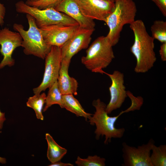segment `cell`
Wrapping results in <instances>:
<instances>
[{"instance_id":"cell-1","label":"cell","mask_w":166,"mask_h":166,"mask_svg":"<svg viewBox=\"0 0 166 166\" xmlns=\"http://www.w3.org/2000/svg\"><path fill=\"white\" fill-rule=\"evenodd\" d=\"M129 27L134 37L133 44L130 48L136 61L134 71L137 73H146L153 66L156 60L154 39L147 32L142 20H135Z\"/></svg>"},{"instance_id":"cell-2","label":"cell","mask_w":166,"mask_h":166,"mask_svg":"<svg viewBox=\"0 0 166 166\" xmlns=\"http://www.w3.org/2000/svg\"><path fill=\"white\" fill-rule=\"evenodd\" d=\"M115 8L105 22L109 29L106 36L113 46L118 42L124 26L135 21L137 8L133 0H115Z\"/></svg>"},{"instance_id":"cell-3","label":"cell","mask_w":166,"mask_h":166,"mask_svg":"<svg viewBox=\"0 0 166 166\" xmlns=\"http://www.w3.org/2000/svg\"><path fill=\"white\" fill-rule=\"evenodd\" d=\"M92 105L96 111L93 116L88 119L91 125L96 126L94 132L96 139L98 140L101 136H105L104 143L107 144L111 142L112 138H121L125 132V129L116 128L115 124L119 117L124 113L123 111L117 116L110 117L106 110V105L99 98L94 100Z\"/></svg>"},{"instance_id":"cell-4","label":"cell","mask_w":166,"mask_h":166,"mask_svg":"<svg viewBox=\"0 0 166 166\" xmlns=\"http://www.w3.org/2000/svg\"><path fill=\"white\" fill-rule=\"evenodd\" d=\"M113 47L106 36L98 37L87 48L86 55L81 58V63L93 72L103 74V69L115 58Z\"/></svg>"},{"instance_id":"cell-5","label":"cell","mask_w":166,"mask_h":166,"mask_svg":"<svg viewBox=\"0 0 166 166\" xmlns=\"http://www.w3.org/2000/svg\"><path fill=\"white\" fill-rule=\"evenodd\" d=\"M26 18L29 24L27 30L24 29L22 25L18 23L14 24L13 29L18 32L22 38V47L25 54L44 59L51 46L45 43L34 18L29 14H26Z\"/></svg>"},{"instance_id":"cell-6","label":"cell","mask_w":166,"mask_h":166,"mask_svg":"<svg viewBox=\"0 0 166 166\" xmlns=\"http://www.w3.org/2000/svg\"><path fill=\"white\" fill-rule=\"evenodd\" d=\"M15 7L17 12L29 14L32 16L39 28L57 24L79 25L73 19L53 8L40 9L29 6L22 0L16 3Z\"/></svg>"},{"instance_id":"cell-7","label":"cell","mask_w":166,"mask_h":166,"mask_svg":"<svg viewBox=\"0 0 166 166\" xmlns=\"http://www.w3.org/2000/svg\"><path fill=\"white\" fill-rule=\"evenodd\" d=\"M45 68L42 81L33 89L34 94H40L57 80L61 61L60 47L52 46L45 58Z\"/></svg>"},{"instance_id":"cell-8","label":"cell","mask_w":166,"mask_h":166,"mask_svg":"<svg viewBox=\"0 0 166 166\" xmlns=\"http://www.w3.org/2000/svg\"><path fill=\"white\" fill-rule=\"evenodd\" d=\"M155 141L150 139L146 144L137 147L122 143L123 166H152L150 160L151 149Z\"/></svg>"},{"instance_id":"cell-9","label":"cell","mask_w":166,"mask_h":166,"mask_svg":"<svg viewBox=\"0 0 166 166\" xmlns=\"http://www.w3.org/2000/svg\"><path fill=\"white\" fill-rule=\"evenodd\" d=\"M94 30L79 27L61 48V61L70 63L74 55L81 50L87 48Z\"/></svg>"},{"instance_id":"cell-10","label":"cell","mask_w":166,"mask_h":166,"mask_svg":"<svg viewBox=\"0 0 166 166\" xmlns=\"http://www.w3.org/2000/svg\"><path fill=\"white\" fill-rule=\"evenodd\" d=\"M22 39L19 33L5 27L0 30V53L3 58L0 63V69L8 66L14 65L15 61L12 57L14 51L22 46Z\"/></svg>"},{"instance_id":"cell-11","label":"cell","mask_w":166,"mask_h":166,"mask_svg":"<svg viewBox=\"0 0 166 166\" xmlns=\"http://www.w3.org/2000/svg\"><path fill=\"white\" fill-rule=\"evenodd\" d=\"M79 25H53L39 28L45 43L61 48L74 34Z\"/></svg>"},{"instance_id":"cell-12","label":"cell","mask_w":166,"mask_h":166,"mask_svg":"<svg viewBox=\"0 0 166 166\" xmlns=\"http://www.w3.org/2000/svg\"><path fill=\"white\" fill-rule=\"evenodd\" d=\"M78 4L85 17L104 22L115 8L114 1L110 0H78Z\"/></svg>"},{"instance_id":"cell-13","label":"cell","mask_w":166,"mask_h":166,"mask_svg":"<svg viewBox=\"0 0 166 166\" xmlns=\"http://www.w3.org/2000/svg\"><path fill=\"white\" fill-rule=\"evenodd\" d=\"M103 73L107 75L111 80L112 83L109 87L110 98L106 105V110L108 114L120 108L127 97L126 87L124 85V74L115 70L112 74L104 71Z\"/></svg>"},{"instance_id":"cell-14","label":"cell","mask_w":166,"mask_h":166,"mask_svg":"<svg viewBox=\"0 0 166 166\" xmlns=\"http://www.w3.org/2000/svg\"><path fill=\"white\" fill-rule=\"evenodd\" d=\"M55 9L73 19L78 23L80 27L95 29L94 22L83 14L79 5L78 0H62Z\"/></svg>"},{"instance_id":"cell-15","label":"cell","mask_w":166,"mask_h":166,"mask_svg":"<svg viewBox=\"0 0 166 166\" xmlns=\"http://www.w3.org/2000/svg\"><path fill=\"white\" fill-rule=\"evenodd\" d=\"M70 63L61 61L57 83L60 90L63 95H77L78 83L74 78L69 76L68 70Z\"/></svg>"},{"instance_id":"cell-16","label":"cell","mask_w":166,"mask_h":166,"mask_svg":"<svg viewBox=\"0 0 166 166\" xmlns=\"http://www.w3.org/2000/svg\"><path fill=\"white\" fill-rule=\"evenodd\" d=\"M64 108L75 114L77 117H84L86 121L92 114L86 112L82 107L78 101L73 94H65L62 95Z\"/></svg>"},{"instance_id":"cell-17","label":"cell","mask_w":166,"mask_h":166,"mask_svg":"<svg viewBox=\"0 0 166 166\" xmlns=\"http://www.w3.org/2000/svg\"><path fill=\"white\" fill-rule=\"evenodd\" d=\"M48 144L47 156L49 160L53 163L60 161L66 154L67 150L58 145L48 133L45 134Z\"/></svg>"},{"instance_id":"cell-18","label":"cell","mask_w":166,"mask_h":166,"mask_svg":"<svg viewBox=\"0 0 166 166\" xmlns=\"http://www.w3.org/2000/svg\"><path fill=\"white\" fill-rule=\"evenodd\" d=\"M47 95L46 97L45 105L43 109L44 112L52 105H58L61 108H64L62 95L59 89L57 81L49 88Z\"/></svg>"},{"instance_id":"cell-19","label":"cell","mask_w":166,"mask_h":166,"mask_svg":"<svg viewBox=\"0 0 166 166\" xmlns=\"http://www.w3.org/2000/svg\"><path fill=\"white\" fill-rule=\"evenodd\" d=\"M46 97L45 93L34 94L29 97L26 102L27 106L32 108L34 111L37 118L42 121L44 120L42 111L45 103Z\"/></svg>"},{"instance_id":"cell-20","label":"cell","mask_w":166,"mask_h":166,"mask_svg":"<svg viewBox=\"0 0 166 166\" xmlns=\"http://www.w3.org/2000/svg\"><path fill=\"white\" fill-rule=\"evenodd\" d=\"M150 160L152 166H166V145L158 146L153 145L151 151Z\"/></svg>"},{"instance_id":"cell-21","label":"cell","mask_w":166,"mask_h":166,"mask_svg":"<svg viewBox=\"0 0 166 166\" xmlns=\"http://www.w3.org/2000/svg\"><path fill=\"white\" fill-rule=\"evenodd\" d=\"M151 36L162 43L166 42V22L161 20L154 21L151 27Z\"/></svg>"},{"instance_id":"cell-22","label":"cell","mask_w":166,"mask_h":166,"mask_svg":"<svg viewBox=\"0 0 166 166\" xmlns=\"http://www.w3.org/2000/svg\"><path fill=\"white\" fill-rule=\"evenodd\" d=\"M105 158L97 155L89 156L85 159L78 156L75 164L78 166H105Z\"/></svg>"},{"instance_id":"cell-23","label":"cell","mask_w":166,"mask_h":166,"mask_svg":"<svg viewBox=\"0 0 166 166\" xmlns=\"http://www.w3.org/2000/svg\"><path fill=\"white\" fill-rule=\"evenodd\" d=\"M62 0H40L32 2L27 0L26 3L28 5L40 9L48 8H55Z\"/></svg>"},{"instance_id":"cell-24","label":"cell","mask_w":166,"mask_h":166,"mask_svg":"<svg viewBox=\"0 0 166 166\" xmlns=\"http://www.w3.org/2000/svg\"><path fill=\"white\" fill-rule=\"evenodd\" d=\"M127 94L131 101V105L127 109L123 111L124 113H127L136 110H139L143 105L144 99L140 96L135 97L129 91H127Z\"/></svg>"},{"instance_id":"cell-25","label":"cell","mask_w":166,"mask_h":166,"mask_svg":"<svg viewBox=\"0 0 166 166\" xmlns=\"http://www.w3.org/2000/svg\"><path fill=\"white\" fill-rule=\"evenodd\" d=\"M158 7L162 14L166 16V0H151Z\"/></svg>"},{"instance_id":"cell-26","label":"cell","mask_w":166,"mask_h":166,"mask_svg":"<svg viewBox=\"0 0 166 166\" xmlns=\"http://www.w3.org/2000/svg\"><path fill=\"white\" fill-rule=\"evenodd\" d=\"M6 9L4 5L0 2V25L3 26L4 23V18Z\"/></svg>"},{"instance_id":"cell-27","label":"cell","mask_w":166,"mask_h":166,"mask_svg":"<svg viewBox=\"0 0 166 166\" xmlns=\"http://www.w3.org/2000/svg\"><path fill=\"white\" fill-rule=\"evenodd\" d=\"M159 54L163 61H166V42L162 43L160 46Z\"/></svg>"},{"instance_id":"cell-28","label":"cell","mask_w":166,"mask_h":166,"mask_svg":"<svg viewBox=\"0 0 166 166\" xmlns=\"http://www.w3.org/2000/svg\"><path fill=\"white\" fill-rule=\"evenodd\" d=\"M49 166H73V164L70 163H65L60 161L51 163Z\"/></svg>"},{"instance_id":"cell-29","label":"cell","mask_w":166,"mask_h":166,"mask_svg":"<svg viewBox=\"0 0 166 166\" xmlns=\"http://www.w3.org/2000/svg\"><path fill=\"white\" fill-rule=\"evenodd\" d=\"M6 120L5 113L1 112L0 110V130L2 128L4 122Z\"/></svg>"},{"instance_id":"cell-30","label":"cell","mask_w":166,"mask_h":166,"mask_svg":"<svg viewBox=\"0 0 166 166\" xmlns=\"http://www.w3.org/2000/svg\"><path fill=\"white\" fill-rule=\"evenodd\" d=\"M6 159L0 156V164H5L6 163Z\"/></svg>"},{"instance_id":"cell-31","label":"cell","mask_w":166,"mask_h":166,"mask_svg":"<svg viewBox=\"0 0 166 166\" xmlns=\"http://www.w3.org/2000/svg\"><path fill=\"white\" fill-rule=\"evenodd\" d=\"M28 0L30 1H32V2H35V1H38L40 0Z\"/></svg>"},{"instance_id":"cell-32","label":"cell","mask_w":166,"mask_h":166,"mask_svg":"<svg viewBox=\"0 0 166 166\" xmlns=\"http://www.w3.org/2000/svg\"><path fill=\"white\" fill-rule=\"evenodd\" d=\"M111 0V1H115V0Z\"/></svg>"}]
</instances>
